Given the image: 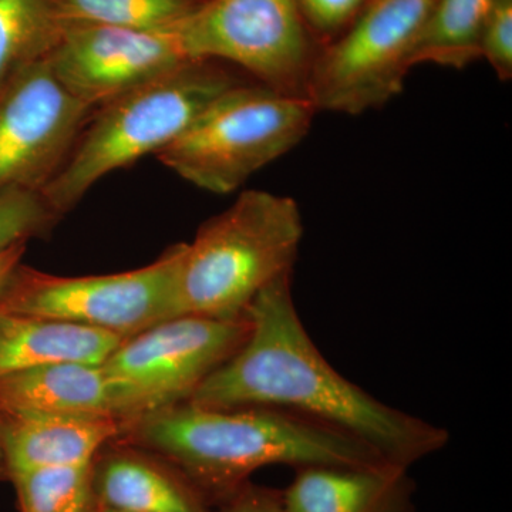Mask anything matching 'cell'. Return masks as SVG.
I'll return each instance as SVG.
<instances>
[{
    "instance_id": "22",
    "label": "cell",
    "mask_w": 512,
    "mask_h": 512,
    "mask_svg": "<svg viewBox=\"0 0 512 512\" xmlns=\"http://www.w3.org/2000/svg\"><path fill=\"white\" fill-rule=\"evenodd\" d=\"M302 18L320 46H329L353 25L369 0H296Z\"/></svg>"
},
{
    "instance_id": "8",
    "label": "cell",
    "mask_w": 512,
    "mask_h": 512,
    "mask_svg": "<svg viewBox=\"0 0 512 512\" xmlns=\"http://www.w3.org/2000/svg\"><path fill=\"white\" fill-rule=\"evenodd\" d=\"M436 2L369 0L353 25L320 50L308 92L315 110L359 116L402 93Z\"/></svg>"
},
{
    "instance_id": "6",
    "label": "cell",
    "mask_w": 512,
    "mask_h": 512,
    "mask_svg": "<svg viewBox=\"0 0 512 512\" xmlns=\"http://www.w3.org/2000/svg\"><path fill=\"white\" fill-rule=\"evenodd\" d=\"M181 254L183 244L174 245L153 264L110 275L57 276L20 264L0 292V309L131 338L183 316Z\"/></svg>"
},
{
    "instance_id": "15",
    "label": "cell",
    "mask_w": 512,
    "mask_h": 512,
    "mask_svg": "<svg viewBox=\"0 0 512 512\" xmlns=\"http://www.w3.org/2000/svg\"><path fill=\"white\" fill-rule=\"evenodd\" d=\"M127 421L109 416H13L0 414V443L13 474L39 468L86 466Z\"/></svg>"
},
{
    "instance_id": "11",
    "label": "cell",
    "mask_w": 512,
    "mask_h": 512,
    "mask_svg": "<svg viewBox=\"0 0 512 512\" xmlns=\"http://www.w3.org/2000/svg\"><path fill=\"white\" fill-rule=\"evenodd\" d=\"M46 60L67 92L97 109L192 59L174 30L67 26Z\"/></svg>"
},
{
    "instance_id": "16",
    "label": "cell",
    "mask_w": 512,
    "mask_h": 512,
    "mask_svg": "<svg viewBox=\"0 0 512 512\" xmlns=\"http://www.w3.org/2000/svg\"><path fill=\"white\" fill-rule=\"evenodd\" d=\"M119 336L0 309V379L57 362L103 363Z\"/></svg>"
},
{
    "instance_id": "21",
    "label": "cell",
    "mask_w": 512,
    "mask_h": 512,
    "mask_svg": "<svg viewBox=\"0 0 512 512\" xmlns=\"http://www.w3.org/2000/svg\"><path fill=\"white\" fill-rule=\"evenodd\" d=\"M60 218L39 191L13 188L0 194V252L45 237Z\"/></svg>"
},
{
    "instance_id": "27",
    "label": "cell",
    "mask_w": 512,
    "mask_h": 512,
    "mask_svg": "<svg viewBox=\"0 0 512 512\" xmlns=\"http://www.w3.org/2000/svg\"><path fill=\"white\" fill-rule=\"evenodd\" d=\"M87 512H124V511L116 510V508L106 507V505L92 503V505H90L89 511H87Z\"/></svg>"
},
{
    "instance_id": "17",
    "label": "cell",
    "mask_w": 512,
    "mask_h": 512,
    "mask_svg": "<svg viewBox=\"0 0 512 512\" xmlns=\"http://www.w3.org/2000/svg\"><path fill=\"white\" fill-rule=\"evenodd\" d=\"M495 0H437L421 30L412 66L434 63L466 69L480 59V39Z\"/></svg>"
},
{
    "instance_id": "4",
    "label": "cell",
    "mask_w": 512,
    "mask_h": 512,
    "mask_svg": "<svg viewBox=\"0 0 512 512\" xmlns=\"http://www.w3.org/2000/svg\"><path fill=\"white\" fill-rule=\"evenodd\" d=\"M303 238L298 202L268 191L241 192L183 244V315L234 320L276 278L293 272Z\"/></svg>"
},
{
    "instance_id": "5",
    "label": "cell",
    "mask_w": 512,
    "mask_h": 512,
    "mask_svg": "<svg viewBox=\"0 0 512 512\" xmlns=\"http://www.w3.org/2000/svg\"><path fill=\"white\" fill-rule=\"evenodd\" d=\"M316 113L308 99L261 83L239 84L154 157L195 187L231 194L298 146Z\"/></svg>"
},
{
    "instance_id": "7",
    "label": "cell",
    "mask_w": 512,
    "mask_h": 512,
    "mask_svg": "<svg viewBox=\"0 0 512 512\" xmlns=\"http://www.w3.org/2000/svg\"><path fill=\"white\" fill-rule=\"evenodd\" d=\"M174 32L188 59L220 60L275 92L308 99L322 49L296 0H207Z\"/></svg>"
},
{
    "instance_id": "24",
    "label": "cell",
    "mask_w": 512,
    "mask_h": 512,
    "mask_svg": "<svg viewBox=\"0 0 512 512\" xmlns=\"http://www.w3.org/2000/svg\"><path fill=\"white\" fill-rule=\"evenodd\" d=\"M212 512H291L286 507L282 490L259 487L251 481L237 493L217 505Z\"/></svg>"
},
{
    "instance_id": "2",
    "label": "cell",
    "mask_w": 512,
    "mask_h": 512,
    "mask_svg": "<svg viewBox=\"0 0 512 512\" xmlns=\"http://www.w3.org/2000/svg\"><path fill=\"white\" fill-rule=\"evenodd\" d=\"M120 440L163 457L210 505L227 500L269 466H372L373 448L318 421L269 407L183 402L128 420Z\"/></svg>"
},
{
    "instance_id": "25",
    "label": "cell",
    "mask_w": 512,
    "mask_h": 512,
    "mask_svg": "<svg viewBox=\"0 0 512 512\" xmlns=\"http://www.w3.org/2000/svg\"><path fill=\"white\" fill-rule=\"evenodd\" d=\"M26 249H28V242H20V244L13 245V247L0 252V292L8 284L13 271L22 264Z\"/></svg>"
},
{
    "instance_id": "19",
    "label": "cell",
    "mask_w": 512,
    "mask_h": 512,
    "mask_svg": "<svg viewBox=\"0 0 512 512\" xmlns=\"http://www.w3.org/2000/svg\"><path fill=\"white\" fill-rule=\"evenodd\" d=\"M204 2L201 0H55V9L62 28L107 26V28L167 32L177 28Z\"/></svg>"
},
{
    "instance_id": "3",
    "label": "cell",
    "mask_w": 512,
    "mask_h": 512,
    "mask_svg": "<svg viewBox=\"0 0 512 512\" xmlns=\"http://www.w3.org/2000/svg\"><path fill=\"white\" fill-rule=\"evenodd\" d=\"M255 82L220 60H188L93 111L66 161L40 190L62 218L101 178L174 143L218 97Z\"/></svg>"
},
{
    "instance_id": "14",
    "label": "cell",
    "mask_w": 512,
    "mask_h": 512,
    "mask_svg": "<svg viewBox=\"0 0 512 512\" xmlns=\"http://www.w3.org/2000/svg\"><path fill=\"white\" fill-rule=\"evenodd\" d=\"M414 493L409 468L383 461L296 468L282 497L291 512H414Z\"/></svg>"
},
{
    "instance_id": "18",
    "label": "cell",
    "mask_w": 512,
    "mask_h": 512,
    "mask_svg": "<svg viewBox=\"0 0 512 512\" xmlns=\"http://www.w3.org/2000/svg\"><path fill=\"white\" fill-rule=\"evenodd\" d=\"M62 30L55 0H0V90L45 59Z\"/></svg>"
},
{
    "instance_id": "26",
    "label": "cell",
    "mask_w": 512,
    "mask_h": 512,
    "mask_svg": "<svg viewBox=\"0 0 512 512\" xmlns=\"http://www.w3.org/2000/svg\"><path fill=\"white\" fill-rule=\"evenodd\" d=\"M8 480V467H6L5 456H3L2 443H0V481Z\"/></svg>"
},
{
    "instance_id": "28",
    "label": "cell",
    "mask_w": 512,
    "mask_h": 512,
    "mask_svg": "<svg viewBox=\"0 0 512 512\" xmlns=\"http://www.w3.org/2000/svg\"><path fill=\"white\" fill-rule=\"evenodd\" d=\"M201 2H204V0H201Z\"/></svg>"
},
{
    "instance_id": "20",
    "label": "cell",
    "mask_w": 512,
    "mask_h": 512,
    "mask_svg": "<svg viewBox=\"0 0 512 512\" xmlns=\"http://www.w3.org/2000/svg\"><path fill=\"white\" fill-rule=\"evenodd\" d=\"M20 512H87L93 503L92 464L39 468L9 478Z\"/></svg>"
},
{
    "instance_id": "10",
    "label": "cell",
    "mask_w": 512,
    "mask_h": 512,
    "mask_svg": "<svg viewBox=\"0 0 512 512\" xmlns=\"http://www.w3.org/2000/svg\"><path fill=\"white\" fill-rule=\"evenodd\" d=\"M94 110L64 89L46 57L13 77L0 90V194L13 188L40 192Z\"/></svg>"
},
{
    "instance_id": "13",
    "label": "cell",
    "mask_w": 512,
    "mask_h": 512,
    "mask_svg": "<svg viewBox=\"0 0 512 512\" xmlns=\"http://www.w3.org/2000/svg\"><path fill=\"white\" fill-rule=\"evenodd\" d=\"M0 414L126 420L119 387L107 375L103 363L83 362L49 363L3 377Z\"/></svg>"
},
{
    "instance_id": "23",
    "label": "cell",
    "mask_w": 512,
    "mask_h": 512,
    "mask_svg": "<svg viewBox=\"0 0 512 512\" xmlns=\"http://www.w3.org/2000/svg\"><path fill=\"white\" fill-rule=\"evenodd\" d=\"M480 59L490 63L498 79H512V0H495L481 33Z\"/></svg>"
},
{
    "instance_id": "12",
    "label": "cell",
    "mask_w": 512,
    "mask_h": 512,
    "mask_svg": "<svg viewBox=\"0 0 512 512\" xmlns=\"http://www.w3.org/2000/svg\"><path fill=\"white\" fill-rule=\"evenodd\" d=\"M92 495L93 503L124 512H212L173 464L120 439L94 458Z\"/></svg>"
},
{
    "instance_id": "9",
    "label": "cell",
    "mask_w": 512,
    "mask_h": 512,
    "mask_svg": "<svg viewBox=\"0 0 512 512\" xmlns=\"http://www.w3.org/2000/svg\"><path fill=\"white\" fill-rule=\"evenodd\" d=\"M248 319L183 315L121 340L103 362L119 387L126 420L187 402L211 373L237 352Z\"/></svg>"
},
{
    "instance_id": "1",
    "label": "cell",
    "mask_w": 512,
    "mask_h": 512,
    "mask_svg": "<svg viewBox=\"0 0 512 512\" xmlns=\"http://www.w3.org/2000/svg\"><path fill=\"white\" fill-rule=\"evenodd\" d=\"M245 318L244 343L187 402L299 414L355 437L406 468L447 446L446 429L380 402L330 365L296 309L292 272L262 289Z\"/></svg>"
}]
</instances>
